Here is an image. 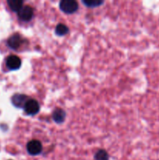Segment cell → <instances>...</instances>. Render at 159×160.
I'll return each instance as SVG.
<instances>
[{
  "mask_svg": "<svg viewBox=\"0 0 159 160\" xmlns=\"http://www.w3.org/2000/svg\"><path fill=\"white\" fill-rule=\"evenodd\" d=\"M59 8L62 12L67 14H72L79 9L78 2L75 0H62L59 3Z\"/></svg>",
  "mask_w": 159,
  "mask_h": 160,
  "instance_id": "6da1fadb",
  "label": "cell"
},
{
  "mask_svg": "<svg viewBox=\"0 0 159 160\" xmlns=\"http://www.w3.org/2000/svg\"><path fill=\"white\" fill-rule=\"evenodd\" d=\"M23 109H24V112L27 115L34 116L36 115L40 110V105H39L38 102L37 100L31 98V99H29L26 102Z\"/></svg>",
  "mask_w": 159,
  "mask_h": 160,
  "instance_id": "7a4b0ae2",
  "label": "cell"
},
{
  "mask_svg": "<svg viewBox=\"0 0 159 160\" xmlns=\"http://www.w3.org/2000/svg\"><path fill=\"white\" fill-rule=\"evenodd\" d=\"M26 150L31 156H37L42 152V145L40 141L31 140L26 145Z\"/></svg>",
  "mask_w": 159,
  "mask_h": 160,
  "instance_id": "3957f363",
  "label": "cell"
},
{
  "mask_svg": "<svg viewBox=\"0 0 159 160\" xmlns=\"http://www.w3.org/2000/svg\"><path fill=\"white\" fill-rule=\"evenodd\" d=\"M18 17L22 21H30L32 20L33 17H34V9L31 6H28V5L23 6L18 12Z\"/></svg>",
  "mask_w": 159,
  "mask_h": 160,
  "instance_id": "277c9868",
  "label": "cell"
},
{
  "mask_svg": "<svg viewBox=\"0 0 159 160\" xmlns=\"http://www.w3.org/2000/svg\"><path fill=\"white\" fill-rule=\"evenodd\" d=\"M23 42V39L22 38L21 35L20 34H13L9 38L7 41L8 46L12 49H17L22 45Z\"/></svg>",
  "mask_w": 159,
  "mask_h": 160,
  "instance_id": "5b68a950",
  "label": "cell"
},
{
  "mask_svg": "<svg viewBox=\"0 0 159 160\" xmlns=\"http://www.w3.org/2000/svg\"><path fill=\"white\" fill-rule=\"evenodd\" d=\"M30 98L26 95L23 94H15L11 98L12 105L17 108H24L25 104Z\"/></svg>",
  "mask_w": 159,
  "mask_h": 160,
  "instance_id": "8992f818",
  "label": "cell"
},
{
  "mask_svg": "<svg viewBox=\"0 0 159 160\" xmlns=\"http://www.w3.org/2000/svg\"><path fill=\"white\" fill-rule=\"evenodd\" d=\"M6 66L11 70H18L21 67V59L15 55H11L6 59Z\"/></svg>",
  "mask_w": 159,
  "mask_h": 160,
  "instance_id": "52a82bcc",
  "label": "cell"
},
{
  "mask_svg": "<svg viewBox=\"0 0 159 160\" xmlns=\"http://www.w3.org/2000/svg\"><path fill=\"white\" fill-rule=\"evenodd\" d=\"M65 117H66L65 112L60 108H57V109H55L52 113L53 120L57 123H63L65 120Z\"/></svg>",
  "mask_w": 159,
  "mask_h": 160,
  "instance_id": "ba28073f",
  "label": "cell"
},
{
  "mask_svg": "<svg viewBox=\"0 0 159 160\" xmlns=\"http://www.w3.org/2000/svg\"><path fill=\"white\" fill-rule=\"evenodd\" d=\"M7 3L9 8L14 12H19L23 6V2L21 0H8Z\"/></svg>",
  "mask_w": 159,
  "mask_h": 160,
  "instance_id": "9c48e42d",
  "label": "cell"
},
{
  "mask_svg": "<svg viewBox=\"0 0 159 160\" xmlns=\"http://www.w3.org/2000/svg\"><path fill=\"white\" fill-rule=\"evenodd\" d=\"M55 34L59 36H64L69 32V28L65 25L64 23H59L56 26L55 31Z\"/></svg>",
  "mask_w": 159,
  "mask_h": 160,
  "instance_id": "30bf717a",
  "label": "cell"
},
{
  "mask_svg": "<svg viewBox=\"0 0 159 160\" xmlns=\"http://www.w3.org/2000/svg\"><path fill=\"white\" fill-rule=\"evenodd\" d=\"M94 159L95 160H108L109 156L105 150L100 149L95 154Z\"/></svg>",
  "mask_w": 159,
  "mask_h": 160,
  "instance_id": "8fae6325",
  "label": "cell"
},
{
  "mask_svg": "<svg viewBox=\"0 0 159 160\" xmlns=\"http://www.w3.org/2000/svg\"><path fill=\"white\" fill-rule=\"evenodd\" d=\"M82 2L87 7H98V6H101L104 3L103 1H100V0H84Z\"/></svg>",
  "mask_w": 159,
  "mask_h": 160,
  "instance_id": "7c38bea8",
  "label": "cell"
}]
</instances>
